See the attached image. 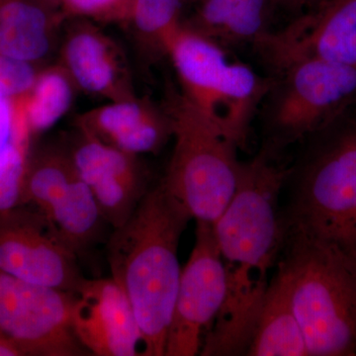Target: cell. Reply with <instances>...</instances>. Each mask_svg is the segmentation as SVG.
<instances>
[{
    "instance_id": "1",
    "label": "cell",
    "mask_w": 356,
    "mask_h": 356,
    "mask_svg": "<svg viewBox=\"0 0 356 356\" xmlns=\"http://www.w3.org/2000/svg\"><path fill=\"white\" fill-rule=\"evenodd\" d=\"M288 173L277 154L264 147L241 163L235 195L213 224L226 269L227 295L200 355H247L269 273L284 248L280 199Z\"/></svg>"
},
{
    "instance_id": "2",
    "label": "cell",
    "mask_w": 356,
    "mask_h": 356,
    "mask_svg": "<svg viewBox=\"0 0 356 356\" xmlns=\"http://www.w3.org/2000/svg\"><path fill=\"white\" fill-rule=\"evenodd\" d=\"M192 220L159 181L107 245L111 277L123 289L142 334V356H165L181 267L180 240Z\"/></svg>"
},
{
    "instance_id": "3",
    "label": "cell",
    "mask_w": 356,
    "mask_h": 356,
    "mask_svg": "<svg viewBox=\"0 0 356 356\" xmlns=\"http://www.w3.org/2000/svg\"><path fill=\"white\" fill-rule=\"evenodd\" d=\"M276 273L284 281L309 356H356V259L285 228Z\"/></svg>"
},
{
    "instance_id": "4",
    "label": "cell",
    "mask_w": 356,
    "mask_h": 356,
    "mask_svg": "<svg viewBox=\"0 0 356 356\" xmlns=\"http://www.w3.org/2000/svg\"><path fill=\"white\" fill-rule=\"evenodd\" d=\"M287 179L285 228L331 243L356 259V113L308 140Z\"/></svg>"
},
{
    "instance_id": "5",
    "label": "cell",
    "mask_w": 356,
    "mask_h": 356,
    "mask_svg": "<svg viewBox=\"0 0 356 356\" xmlns=\"http://www.w3.org/2000/svg\"><path fill=\"white\" fill-rule=\"evenodd\" d=\"M232 55L180 26L168 42V58L181 95L222 135L243 149L271 77Z\"/></svg>"
},
{
    "instance_id": "6",
    "label": "cell",
    "mask_w": 356,
    "mask_h": 356,
    "mask_svg": "<svg viewBox=\"0 0 356 356\" xmlns=\"http://www.w3.org/2000/svg\"><path fill=\"white\" fill-rule=\"evenodd\" d=\"M161 104L172 119L175 140L161 184L192 219L214 224L238 187L242 163L238 147L196 111L175 86L165 88Z\"/></svg>"
},
{
    "instance_id": "7",
    "label": "cell",
    "mask_w": 356,
    "mask_h": 356,
    "mask_svg": "<svg viewBox=\"0 0 356 356\" xmlns=\"http://www.w3.org/2000/svg\"><path fill=\"white\" fill-rule=\"evenodd\" d=\"M257 117L262 147L278 154L356 110V69L308 58L271 72Z\"/></svg>"
},
{
    "instance_id": "8",
    "label": "cell",
    "mask_w": 356,
    "mask_h": 356,
    "mask_svg": "<svg viewBox=\"0 0 356 356\" xmlns=\"http://www.w3.org/2000/svg\"><path fill=\"white\" fill-rule=\"evenodd\" d=\"M21 205L42 213L58 238L77 257L98 242L103 225L107 224L67 147L32 152Z\"/></svg>"
},
{
    "instance_id": "9",
    "label": "cell",
    "mask_w": 356,
    "mask_h": 356,
    "mask_svg": "<svg viewBox=\"0 0 356 356\" xmlns=\"http://www.w3.org/2000/svg\"><path fill=\"white\" fill-rule=\"evenodd\" d=\"M74 293L0 270V332L22 356L88 355L72 327Z\"/></svg>"
},
{
    "instance_id": "10",
    "label": "cell",
    "mask_w": 356,
    "mask_h": 356,
    "mask_svg": "<svg viewBox=\"0 0 356 356\" xmlns=\"http://www.w3.org/2000/svg\"><path fill=\"white\" fill-rule=\"evenodd\" d=\"M226 295V269L213 224L196 221L195 243L180 275L165 356L200 355Z\"/></svg>"
},
{
    "instance_id": "11",
    "label": "cell",
    "mask_w": 356,
    "mask_h": 356,
    "mask_svg": "<svg viewBox=\"0 0 356 356\" xmlns=\"http://www.w3.org/2000/svg\"><path fill=\"white\" fill-rule=\"evenodd\" d=\"M77 259L38 210L21 205L0 212V270L40 286L74 293L84 280Z\"/></svg>"
},
{
    "instance_id": "12",
    "label": "cell",
    "mask_w": 356,
    "mask_h": 356,
    "mask_svg": "<svg viewBox=\"0 0 356 356\" xmlns=\"http://www.w3.org/2000/svg\"><path fill=\"white\" fill-rule=\"evenodd\" d=\"M268 74L316 58L356 69V0H324L254 49Z\"/></svg>"
},
{
    "instance_id": "13",
    "label": "cell",
    "mask_w": 356,
    "mask_h": 356,
    "mask_svg": "<svg viewBox=\"0 0 356 356\" xmlns=\"http://www.w3.org/2000/svg\"><path fill=\"white\" fill-rule=\"evenodd\" d=\"M77 130L69 149L79 177L95 196L103 219L118 228L149 191L139 156L126 153Z\"/></svg>"
},
{
    "instance_id": "14",
    "label": "cell",
    "mask_w": 356,
    "mask_h": 356,
    "mask_svg": "<svg viewBox=\"0 0 356 356\" xmlns=\"http://www.w3.org/2000/svg\"><path fill=\"white\" fill-rule=\"evenodd\" d=\"M72 327L91 355H140L137 318L127 295L112 277L84 278L74 293Z\"/></svg>"
},
{
    "instance_id": "15",
    "label": "cell",
    "mask_w": 356,
    "mask_h": 356,
    "mask_svg": "<svg viewBox=\"0 0 356 356\" xmlns=\"http://www.w3.org/2000/svg\"><path fill=\"white\" fill-rule=\"evenodd\" d=\"M58 63L77 90L109 102L132 99V81L123 51L95 25L81 18L65 21Z\"/></svg>"
},
{
    "instance_id": "16",
    "label": "cell",
    "mask_w": 356,
    "mask_h": 356,
    "mask_svg": "<svg viewBox=\"0 0 356 356\" xmlns=\"http://www.w3.org/2000/svg\"><path fill=\"white\" fill-rule=\"evenodd\" d=\"M76 129L126 153L158 154L172 139V123L161 104L147 97L109 102L79 115Z\"/></svg>"
},
{
    "instance_id": "17",
    "label": "cell",
    "mask_w": 356,
    "mask_h": 356,
    "mask_svg": "<svg viewBox=\"0 0 356 356\" xmlns=\"http://www.w3.org/2000/svg\"><path fill=\"white\" fill-rule=\"evenodd\" d=\"M278 10L276 0H188L179 26L233 54L273 32Z\"/></svg>"
},
{
    "instance_id": "18",
    "label": "cell",
    "mask_w": 356,
    "mask_h": 356,
    "mask_svg": "<svg viewBox=\"0 0 356 356\" xmlns=\"http://www.w3.org/2000/svg\"><path fill=\"white\" fill-rule=\"evenodd\" d=\"M64 23L37 0H0V55L42 67L58 48Z\"/></svg>"
},
{
    "instance_id": "19",
    "label": "cell",
    "mask_w": 356,
    "mask_h": 356,
    "mask_svg": "<svg viewBox=\"0 0 356 356\" xmlns=\"http://www.w3.org/2000/svg\"><path fill=\"white\" fill-rule=\"evenodd\" d=\"M247 355L308 356L305 337L287 288L276 271L264 297Z\"/></svg>"
},
{
    "instance_id": "20",
    "label": "cell",
    "mask_w": 356,
    "mask_h": 356,
    "mask_svg": "<svg viewBox=\"0 0 356 356\" xmlns=\"http://www.w3.org/2000/svg\"><path fill=\"white\" fill-rule=\"evenodd\" d=\"M188 0H134L128 26L140 57L151 65L168 58V42L179 27Z\"/></svg>"
},
{
    "instance_id": "21",
    "label": "cell",
    "mask_w": 356,
    "mask_h": 356,
    "mask_svg": "<svg viewBox=\"0 0 356 356\" xmlns=\"http://www.w3.org/2000/svg\"><path fill=\"white\" fill-rule=\"evenodd\" d=\"M77 88L58 63L42 67L24 97L26 118L33 138L55 126L72 108Z\"/></svg>"
},
{
    "instance_id": "22",
    "label": "cell",
    "mask_w": 356,
    "mask_h": 356,
    "mask_svg": "<svg viewBox=\"0 0 356 356\" xmlns=\"http://www.w3.org/2000/svg\"><path fill=\"white\" fill-rule=\"evenodd\" d=\"M13 102V132L0 153V212L21 205L34 139L26 118L24 97Z\"/></svg>"
},
{
    "instance_id": "23",
    "label": "cell",
    "mask_w": 356,
    "mask_h": 356,
    "mask_svg": "<svg viewBox=\"0 0 356 356\" xmlns=\"http://www.w3.org/2000/svg\"><path fill=\"white\" fill-rule=\"evenodd\" d=\"M134 0H63L60 13L65 21L81 18L95 23L128 24Z\"/></svg>"
},
{
    "instance_id": "24",
    "label": "cell",
    "mask_w": 356,
    "mask_h": 356,
    "mask_svg": "<svg viewBox=\"0 0 356 356\" xmlns=\"http://www.w3.org/2000/svg\"><path fill=\"white\" fill-rule=\"evenodd\" d=\"M41 65L0 55V98L19 99L31 90Z\"/></svg>"
},
{
    "instance_id": "25",
    "label": "cell",
    "mask_w": 356,
    "mask_h": 356,
    "mask_svg": "<svg viewBox=\"0 0 356 356\" xmlns=\"http://www.w3.org/2000/svg\"><path fill=\"white\" fill-rule=\"evenodd\" d=\"M13 102L0 98V153L6 147L13 127Z\"/></svg>"
},
{
    "instance_id": "26",
    "label": "cell",
    "mask_w": 356,
    "mask_h": 356,
    "mask_svg": "<svg viewBox=\"0 0 356 356\" xmlns=\"http://www.w3.org/2000/svg\"><path fill=\"white\" fill-rule=\"evenodd\" d=\"M280 10L291 14L293 18L311 10L324 0H276ZM292 18V19H293Z\"/></svg>"
},
{
    "instance_id": "27",
    "label": "cell",
    "mask_w": 356,
    "mask_h": 356,
    "mask_svg": "<svg viewBox=\"0 0 356 356\" xmlns=\"http://www.w3.org/2000/svg\"><path fill=\"white\" fill-rule=\"evenodd\" d=\"M0 356H22L20 350L0 332Z\"/></svg>"
},
{
    "instance_id": "28",
    "label": "cell",
    "mask_w": 356,
    "mask_h": 356,
    "mask_svg": "<svg viewBox=\"0 0 356 356\" xmlns=\"http://www.w3.org/2000/svg\"><path fill=\"white\" fill-rule=\"evenodd\" d=\"M40 4L50 9V10L60 13V6H62L63 0H37Z\"/></svg>"
}]
</instances>
